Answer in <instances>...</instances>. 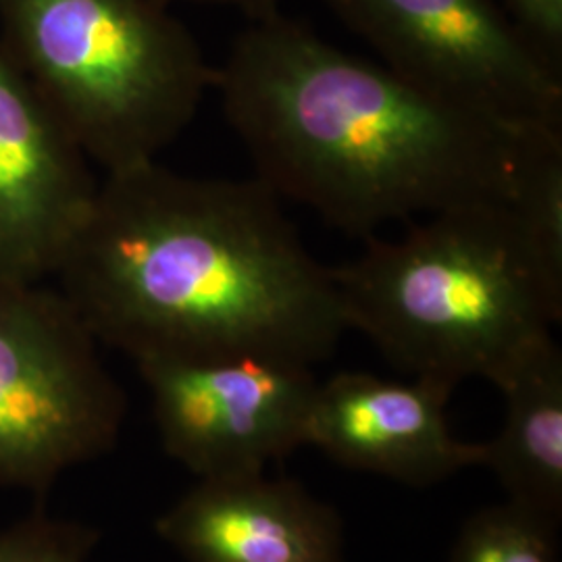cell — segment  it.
Instances as JSON below:
<instances>
[{"label":"cell","instance_id":"6da1fadb","mask_svg":"<svg viewBox=\"0 0 562 562\" xmlns=\"http://www.w3.org/2000/svg\"><path fill=\"white\" fill-rule=\"evenodd\" d=\"M55 278L94 338L134 362L315 367L348 329L331 267L257 178H196L157 161L106 173Z\"/></svg>","mask_w":562,"mask_h":562},{"label":"cell","instance_id":"7a4b0ae2","mask_svg":"<svg viewBox=\"0 0 562 562\" xmlns=\"http://www.w3.org/2000/svg\"><path fill=\"white\" fill-rule=\"evenodd\" d=\"M213 90L257 180L364 240L383 223L513 202L533 146L562 132L443 101L281 13L248 21Z\"/></svg>","mask_w":562,"mask_h":562},{"label":"cell","instance_id":"3957f363","mask_svg":"<svg viewBox=\"0 0 562 562\" xmlns=\"http://www.w3.org/2000/svg\"><path fill=\"white\" fill-rule=\"evenodd\" d=\"M348 329L411 378L501 387L562 319V269L531 240L513 202H482L371 236L331 267Z\"/></svg>","mask_w":562,"mask_h":562},{"label":"cell","instance_id":"277c9868","mask_svg":"<svg viewBox=\"0 0 562 562\" xmlns=\"http://www.w3.org/2000/svg\"><path fill=\"white\" fill-rule=\"evenodd\" d=\"M0 20L9 59L104 173L157 161L213 90L165 0H0Z\"/></svg>","mask_w":562,"mask_h":562},{"label":"cell","instance_id":"5b68a950","mask_svg":"<svg viewBox=\"0 0 562 562\" xmlns=\"http://www.w3.org/2000/svg\"><path fill=\"white\" fill-rule=\"evenodd\" d=\"M74 304L0 273V487L42 490L120 438L125 398Z\"/></svg>","mask_w":562,"mask_h":562},{"label":"cell","instance_id":"8992f818","mask_svg":"<svg viewBox=\"0 0 562 562\" xmlns=\"http://www.w3.org/2000/svg\"><path fill=\"white\" fill-rule=\"evenodd\" d=\"M404 80L515 127H562V71L496 0H325Z\"/></svg>","mask_w":562,"mask_h":562},{"label":"cell","instance_id":"52a82bcc","mask_svg":"<svg viewBox=\"0 0 562 562\" xmlns=\"http://www.w3.org/2000/svg\"><path fill=\"white\" fill-rule=\"evenodd\" d=\"M136 367L162 448L199 480L265 473L269 462L306 446L313 367L261 357Z\"/></svg>","mask_w":562,"mask_h":562},{"label":"cell","instance_id":"ba28073f","mask_svg":"<svg viewBox=\"0 0 562 562\" xmlns=\"http://www.w3.org/2000/svg\"><path fill=\"white\" fill-rule=\"evenodd\" d=\"M90 161L0 44V273L57 276L97 199Z\"/></svg>","mask_w":562,"mask_h":562},{"label":"cell","instance_id":"9c48e42d","mask_svg":"<svg viewBox=\"0 0 562 562\" xmlns=\"http://www.w3.org/2000/svg\"><path fill=\"white\" fill-rule=\"evenodd\" d=\"M452 394L419 378L392 382L341 371L317 382L306 446L350 469L413 487L436 485L483 461V443L457 440L448 425L446 404Z\"/></svg>","mask_w":562,"mask_h":562},{"label":"cell","instance_id":"30bf717a","mask_svg":"<svg viewBox=\"0 0 562 562\" xmlns=\"http://www.w3.org/2000/svg\"><path fill=\"white\" fill-rule=\"evenodd\" d=\"M155 531L186 562H346L340 515L265 473L199 480Z\"/></svg>","mask_w":562,"mask_h":562},{"label":"cell","instance_id":"8fae6325","mask_svg":"<svg viewBox=\"0 0 562 562\" xmlns=\"http://www.w3.org/2000/svg\"><path fill=\"white\" fill-rule=\"evenodd\" d=\"M504 423L483 443L487 467L519 504L550 521H562V352L557 340L533 350L498 387Z\"/></svg>","mask_w":562,"mask_h":562},{"label":"cell","instance_id":"7c38bea8","mask_svg":"<svg viewBox=\"0 0 562 562\" xmlns=\"http://www.w3.org/2000/svg\"><path fill=\"white\" fill-rule=\"evenodd\" d=\"M559 529V522L506 501L467 519L450 562H561Z\"/></svg>","mask_w":562,"mask_h":562},{"label":"cell","instance_id":"4fadbf2b","mask_svg":"<svg viewBox=\"0 0 562 562\" xmlns=\"http://www.w3.org/2000/svg\"><path fill=\"white\" fill-rule=\"evenodd\" d=\"M99 538L83 522L32 515L0 531V562H88Z\"/></svg>","mask_w":562,"mask_h":562},{"label":"cell","instance_id":"5bb4252c","mask_svg":"<svg viewBox=\"0 0 562 562\" xmlns=\"http://www.w3.org/2000/svg\"><path fill=\"white\" fill-rule=\"evenodd\" d=\"M531 46L562 71V0H496Z\"/></svg>","mask_w":562,"mask_h":562},{"label":"cell","instance_id":"9a60e30c","mask_svg":"<svg viewBox=\"0 0 562 562\" xmlns=\"http://www.w3.org/2000/svg\"><path fill=\"white\" fill-rule=\"evenodd\" d=\"M165 2H171V0H165ZM188 2L227 7V9H234L241 13L248 21H259L280 13L281 0H188Z\"/></svg>","mask_w":562,"mask_h":562}]
</instances>
